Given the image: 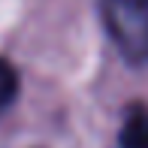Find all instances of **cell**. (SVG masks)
<instances>
[{
	"mask_svg": "<svg viewBox=\"0 0 148 148\" xmlns=\"http://www.w3.org/2000/svg\"><path fill=\"white\" fill-rule=\"evenodd\" d=\"M100 12L121 55L148 64V0H100Z\"/></svg>",
	"mask_w": 148,
	"mask_h": 148,
	"instance_id": "6da1fadb",
	"label": "cell"
},
{
	"mask_svg": "<svg viewBox=\"0 0 148 148\" xmlns=\"http://www.w3.org/2000/svg\"><path fill=\"white\" fill-rule=\"evenodd\" d=\"M118 148H148V106L136 103L127 109L121 124Z\"/></svg>",
	"mask_w": 148,
	"mask_h": 148,
	"instance_id": "7a4b0ae2",
	"label": "cell"
},
{
	"mask_svg": "<svg viewBox=\"0 0 148 148\" xmlns=\"http://www.w3.org/2000/svg\"><path fill=\"white\" fill-rule=\"evenodd\" d=\"M15 94H18V73L12 70L9 60H0V115L12 106Z\"/></svg>",
	"mask_w": 148,
	"mask_h": 148,
	"instance_id": "3957f363",
	"label": "cell"
}]
</instances>
